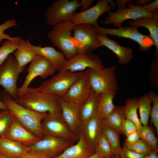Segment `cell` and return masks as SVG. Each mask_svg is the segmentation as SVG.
Segmentation results:
<instances>
[{
  "label": "cell",
  "mask_w": 158,
  "mask_h": 158,
  "mask_svg": "<svg viewBox=\"0 0 158 158\" xmlns=\"http://www.w3.org/2000/svg\"><path fill=\"white\" fill-rule=\"evenodd\" d=\"M126 147L137 153L145 156L149 154L151 151L146 143L140 139L134 143Z\"/></svg>",
  "instance_id": "cell-38"
},
{
  "label": "cell",
  "mask_w": 158,
  "mask_h": 158,
  "mask_svg": "<svg viewBox=\"0 0 158 158\" xmlns=\"http://www.w3.org/2000/svg\"><path fill=\"white\" fill-rule=\"evenodd\" d=\"M93 92L86 69L61 97L80 106Z\"/></svg>",
  "instance_id": "cell-15"
},
{
  "label": "cell",
  "mask_w": 158,
  "mask_h": 158,
  "mask_svg": "<svg viewBox=\"0 0 158 158\" xmlns=\"http://www.w3.org/2000/svg\"><path fill=\"white\" fill-rule=\"evenodd\" d=\"M56 71L48 60L41 55L37 54L31 61L27 70L28 74L25 77L23 84L18 88V97L24 93L36 77L40 76L41 79L47 78L53 75Z\"/></svg>",
  "instance_id": "cell-12"
},
{
  "label": "cell",
  "mask_w": 158,
  "mask_h": 158,
  "mask_svg": "<svg viewBox=\"0 0 158 158\" xmlns=\"http://www.w3.org/2000/svg\"><path fill=\"white\" fill-rule=\"evenodd\" d=\"M145 156L131 150L124 145L120 155L121 158H144Z\"/></svg>",
  "instance_id": "cell-39"
},
{
  "label": "cell",
  "mask_w": 158,
  "mask_h": 158,
  "mask_svg": "<svg viewBox=\"0 0 158 158\" xmlns=\"http://www.w3.org/2000/svg\"><path fill=\"white\" fill-rule=\"evenodd\" d=\"M102 132L110 145L113 154L120 156L122 147L120 144V133L115 130L102 124Z\"/></svg>",
  "instance_id": "cell-29"
},
{
  "label": "cell",
  "mask_w": 158,
  "mask_h": 158,
  "mask_svg": "<svg viewBox=\"0 0 158 158\" xmlns=\"http://www.w3.org/2000/svg\"><path fill=\"white\" fill-rule=\"evenodd\" d=\"M158 150H151L150 153L145 156L144 158H158Z\"/></svg>",
  "instance_id": "cell-46"
},
{
  "label": "cell",
  "mask_w": 158,
  "mask_h": 158,
  "mask_svg": "<svg viewBox=\"0 0 158 158\" xmlns=\"http://www.w3.org/2000/svg\"><path fill=\"white\" fill-rule=\"evenodd\" d=\"M73 25L71 21L61 23L53 26L47 34L51 42L62 51L66 59L77 53L72 41Z\"/></svg>",
  "instance_id": "cell-3"
},
{
  "label": "cell",
  "mask_w": 158,
  "mask_h": 158,
  "mask_svg": "<svg viewBox=\"0 0 158 158\" xmlns=\"http://www.w3.org/2000/svg\"><path fill=\"white\" fill-rule=\"evenodd\" d=\"M94 149L95 152L98 153L103 158H106L113 155L110 145L102 132L96 142Z\"/></svg>",
  "instance_id": "cell-33"
},
{
  "label": "cell",
  "mask_w": 158,
  "mask_h": 158,
  "mask_svg": "<svg viewBox=\"0 0 158 158\" xmlns=\"http://www.w3.org/2000/svg\"><path fill=\"white\" fill-rule=\"evenodd\" d=\"M117 3V6L118 9L123 8L126 7V4L130 2H134V1L128 0H116Z\"/></svg>",
  "instance_id": "cell-45"
},
{
  "label": "cell",
  "mask_w": 158,
  "mask_h": 158,
  "mask_svg": "<svg viewBox=\"0 0 158 158\" xmlns=\"http://www.w3.org/2000/svg\"><path fill=\"white\" fill-rule=\"evenodd\" d=\"M151 0H137L134 1V4L137 5L142 6L152 1Z\"/></svg>",
  "instance_id": "cell-47"
},
{
  "label": "cell",
  "mask_w": 158,
  "mask_h": 158,
  "mask_svg": "<svg viewBox=\"0 0 158 158\" xmlns=\"http://www.w3.org/2000/svg\"><path fill=\"white\" fill-rule=\"evenodd\" d=\"M127 5L128 8L118 9L115 12L109 11L108 16L102 22L106 26L113 25L114 27L119 28L122 26V23L128 20H135L146 16L158 19V13L149 12L141 6L135 5L132 2L127 3Z\"/></svg>",
  "instance_id": "cell-9"
},
{
  "label": "cell",
  "mask_w": 158,
  "mask_h": 158,
  "mask_svg": "<svg viewBox=\"0 0 158 158\" xmlns=\"http://www.w3.org/2000/svg\"><path fill=\"white\" fill-rule=\"evenodd\" d=\"M2 137L28 147L41 139L23 126L14 116L7 131Z\"/></svg>",
  "instance_id": "cell-18"
},
{
  "label": "cell",
  "mask_w": 158,
  "mask_h": 158,
  "mask_svg": "<svg viewBox=\"0 0 158 158\" xmlns=\"http://www.w3.org/2000/svg\"><path fill=\"white\" fill-rule=\"evenodd\" d=\"M30 46L37 54L41 55L48 60L56 70L59 71L66 60L62 52L56 50L52 47H43L31 44Z\"/></svg>",
  "instance_id": "cell-23"
},
{
  "label": "cell",
  "mask_w": 158,
  "mask_h": 158,
  "mask_svg": "<svg viewBox=\"0 0 158 158\" xmlns=\"http://www.w3.org/2000/svg\"><path fill=\"white\" fill-rule=\"evenodd\" d=\"M0 158H9L4 156L1 154H0Z\"/></svg>",
  "instance_id": "cell-52"
},
{
  "label": "cell",
  "mask_w": 158,
  "mask_h": 158,
  "mask_svg": "<svg viewBox=\"0 0 158 158\" xmlns=\"http://www.w3.org/2000/svg\"><path fill=\"white\" fill-rule=\"evenodd\" d=\"M0 100L23 126L40 139L44 137L42 122L47 113H39L23 106L4 91L0 94Z\"/></svg>",
  "instance_id": "cell-1"
},
{
  "label": "cell",
  "mask_w": 158,
  "mask_h": 158,
  "mask_svg": "<svg viewBox=\"0 0 158 158\" xmlns=\"http://www.w3.org/2000/svg\"><path fill=\"white\" fill-rule=\"evenodd\" d=\"M30 44L29 40L22 39L18 48L13 53V56L23 71L25 66L31 62L37 55L31 47Z\"/></svg>",
  "instance_id": "cell-25"
},
{
  "label": "cell",
  "mask_w": 158,
  "mask_h": 158,
  "mask_svg": "<svg viewBox=\"0 0 158 158\" xmlns=\"http://www.w3.org/2000/svg\"><path fill=\"white\" fill-rule=\"evenodd\" d=\"M18 25L16 20L13 18L6 20L2 24H0V44L2 41L4 39L20 42L22 39L20 37H11L9 35L4 33V31L7 29Z\"/></svg>",
  "instance_id": "cell-35"
},
{
  "label": "cell",
  "mask_w": 158,
  "mask_h": 158,
  "mask_svg": "<svg viewBox=\"0 0 158 158\" xmlns=\"http://www.w3.org/2000/svg\"><path fill=\"white\" fill-rule=\"evenodd\" d=\"M106 158H121L120 156L112 155Z\"/></svg>",
  "instance_id": "cell-51"
},
{
  "label": "cell",
  "mask_w": 158,
  "mask_h": 158,
  "mask_svg": "<svg viewBox=\"0 0 158 158\" xmlns=\"http://www.w3.org/2000/svg\"><path fill=\"white\" fill-rule=\"evenodd\" d=\"M107 1L109 3V4H111L112 5L114 8H115V4H116V3H114L113 1L111 0H107Z\"/></svg>",
  "instance_id": "cell-50"
},
{
  "label": "cell",
  "mask_w": 158,
  "mask_h": 158,
  "mask_svg": "<svg viewBox=\"0 0 158 158\" xmlns=\"http://www.w3.org/2000/svg\"><path fill=\"white\" fill-rule=\"evenodd\" d=\"M123 130L124 135H128L137 131L138 128L135 124L130 120L126 118L123 124Z\"/></svg>",
  "instance_id": "cell-40"
},
{
  "label": "cell",
  "mask_w": 158,
  "mask_h": 158,
  "mask_svg": "<svg viewBox=\"0 0 158 158\" xmlns=\"http://www.w3.org/2000/svg\"><path fill=\"white\" fill-rule=\"evenodd\" d=\"M129 26L137 28L142 27L149 30L156 50L154 54L156 59H158V19L153 17H143L128 22Z\"/></svg>",
  "instance_id": "cell-22"
},
{
  "label": "cell",
  "mask_w": 158,
  "mask_h": 158,
  "mask_svg": "<svg viewBox=\"0 0 158 158\" xmlns=\"http://www.w3.org/2000/svg\"><path fill=\"white\" fill-rule=\"evenodd\" d=\"M87 158H103L102 156L97 152H95L92 155Z\"/></svg>",
  "instance_id": "cell-48"
},
{
  "label": "cell",
  "mask_w": 158,
  "mask_h": 158,
  "mask_svg": "<svg viewBox=\"0 0 158 158\" xmlns=\"http://www.w3.org/2000/svg\"><path fill=\"white\" fill-rule=\"evenodd\" d=\"M137 131L140 139L143 141L151 150H158V139L152 129L148 125L138 128Z\"/></svg>",
  "instance_id": "cell-31"
},
{
  "label": "cell",
  "mask_w": 158,
  "mask_h": 158,
  "mask_svg": "<svg viewBox=\"0 0 158 158\" xmlns=\"http://www.w3.org/2000/svg\"><path fill=\"white\" fill-rule=\"evenodd\" d=\"M140 139L139 135L136 131L126 136L124 145L126 146H128L134 143Z\"/></svg>",
  "instance_id": "cell-41"
},
{
  "label": "cell",
  "mask_w": 158,
  "mask_h": 158,
  "mask_svg": "<svg viewBox=\"0 0 158 158\" xmlns=\"http://www.w3.org/2000/svg\"><path fill=\"white\" fill-rule=\"evenodd\" d=\"M104 68V64L98 55L92 52H87L77 53L71 58L66 59L59 71L77 72L82 71L89 68L101 69Z\"/></svg>",
  "instance_id": "cell-14"
},
{
  "label": "cell",
  "mask_w": 158,
  "mask_h": 158,
  "mask_svg": "<svg viewBox=\"0 0 158 158\" xmlns=\"http://www.w3.org/2000/svg\"><path fill=\"white\" fill-rule=\"evenodd\" d=\"M152 100L148 94L140 96L138 99L139 119L143 126L148 125L152 109Z\"/></svg>",
  "instance_id": "cell-30"
},
{
  "label": "cell",
  "mask_w": 158,
  "mask_h": 158,
  "mask_svg": "<svg viewBox=\"0 0 158 158\" xmlns=\"http://www.w3.org/2000/svg\"><path fill=\"white\" fill-rule=\"evenodd\" d=\"M124 106H115L114 110L107 118L101 119L103 125L110 127L124 135L123 125L126 119Z\"/></svg>",
  "instance_id": "cell-27"
},
{
  "label": "cell",
  "mask_w": 158,
  "mask_h": 158,
  "mask_svg": "<svg viewBox=\"0 0 158 158\" xmlns=\"http://www.w3.org/2000/svg\"><path fill=\"white\" fill-rule=\"evenodd\" d=\"M23 71L15 57L10 55L4 62L0 65V86L4 91L16 100L18 97L17 81L19 74Z\"/></svg>",
  "instance_id": "cell-10"
},
{
  "label": "cell",
  "mask_w": 158,
  "mask_h": 158,
  "mask_svg": "<svg viewBox=\"0 0 158 158\" xmlns=\"http://www.w3.org/2000/svg\"><path fill=\"white\" fill-rule=\"evenodd\" d=\"M98 34L110 35L131 40L139 45V50L146 52L153 46L154 43L150 35L140 33L137 28L129 26L119 28H107L99 26L94 27Z\"/></svg>",
  "instance_id": "cell-11"
},
{
  "label": "cell",
  "mask_w": 158,
  "mask_h": 158,
  "mask_svg": "<svg viewBox=\"0 0 158 158\" xmlns=\"http://www.w3.org/2000/svg\"><path fill=\"white\" fill-rule=\"evenodd\" d=\"M60 105L62 118L71 131L79 137L82 123L79 116L80 106L60 97Z\"/></svg>",
  "instance_id": "cell-17"
},
{
  "label": "cell",
  "mask_w": 158,
  "mask_h": 158,
  "mask_svg": "<svg viewBox=\"0 0 158 158\" xmlns=\"http://www.w3.org/2000/svg\"><path fill=\"white\" fill-rule=\"evenodd\" d=\"M42 128L44 135L59 137L73 143L79 139L64 121L61 111L47 113L42 121Z\"/></svg>",
  "instance_id": "cell-8"
},
{
  "label": "cell",
  "mask_w": 158,
  "mask_h": 158,
  "mask_svg": "<svg viewBox=\"0 0 158 158\" xmlns=\"http://www.w3.org/2000/svg\"><path fill=\"white\" fill-rule=\"evenodd\" d=\"M102 126L101 119L96 114L82 123L80 132L87 143L94 148L102 133Z\"/></svg>",
  "instance_id": "cell-21"
},
{
  "label": "cell",
  "mask_w": 158,
  "mask_h": 158,
  "mask_svg": "<svg viewBox=\"0 0 158 158\" xmlns=\"http://www.w3.org/2000/svg\"><path fill=\"white\" fill-rule=\"evenodd\" d=\"M100 95L93 92L80 106L79 116L82 123L96 114Z\"/></svg>",
  "instance_id": "cell-28"
},
{
  "label": "cell",
  "mask_w": 158,
  "mask_h": 158,
  "mask_svg": "<svg viewBox=\"0 0 158 158\" xmlns=\"http://www.w3.org/2000/svg\"><path fill=\"white\" fill-rule=\"evenodd\" d=\"M19 43L6 40L0 47V65L2 64L8 56L17 49Z\"/></svg>",
  "instance_id": "cell-34"
},
{
  "label": "cell",
  "mask_w": 158,
  "mask_h": 158,
  "mask_svg": "<svg viewBox=\"0 0 158 158\" xmlns=\"http://www.w3.org/2000/svg\"><path fill=\"white\" fill-rule=\"evenodd\" d=\"M60 97L51 93L39 91L29 87L16 101L23 106L35 111L47 113L61 111Z\"/></svg>",
  "instance_id": "cell-2"
},
{
  "label": "cell",
  "mask_w": 158,
  "mask_h": 158,
  "mask_svg": "<svg viewBox=\"0 0 158 158\" xmlns=\"http://www.w3.org/2000/svg\"><path fill=\"white\" fill-rule=\"evenodd\" d=\"M142 6L148 11L152 13H158V0H155Z\"/></svg>",
  "instance_id": "cell-42"
},
{
  "label": "cell",
  "mask_w": 158,
  "mask_h": 158,
  "mask_svg": "<svg viewBox=\"0 0 158 158\" xmlns=\"http://www.w3.org/2000/svg\"><path fill=\"white\" fill-rule=\"evenodd\" d=\"M117 91L111 90L100 94L96 114L101 119L108 117L112 113L115 106L113 100Z\"/></svg>",
  "instance_id": "cell-26"
},
{
  "label": "cell",
  "mask_w": 158,
  "mask_h": 158,
  "mask_svg": "<svg viewBox=\"0 0 158 158\" xmlns=\"http://www.w3.org/2000/svg\"><path fill=\"white\" fill-rule=\"evenodd\" d=\"M97 37L102 46L106 47L116 56L120 64H126L133 58L131 48L121 45L116 41L108 38L105 35L98 34Z\"/></svg>",
  "instance_id": "cell-19"
},
{
  "label": "cell",
  "mask_w": 158,
  "mask_h": 158,
  "mask_svg": "<svg viewBox=\"0 0 158 158\" xmlns=\"http://www.w3.org/2000/svg\"><path fill=\"white\" fill-rule=\"evenodd\" d=\"M124 110L126 118L133 122L138 128L142 125L138 118L137 113L138 99L129 98L125 101Z\"/></svg>",
  "instance_id": "cell-32"
},
{
  "label": "cell",
  "mask_w": 158,
  "mask_h": 158,
  "mask_svg": "<svg viewBox=\"0 0 158 158\" xmlns=\"http://www.w3.org/2000/svg\"><path fill=\"white\" fill-rule=\"evenodd\" d=\"M14 118L13 114L8 109L0 111V137L5 135Z\"/></svg>",
  "instance_id": "cell-36"
},
{
  "label": "cell",
  "mask_w": 158,
  "mask_h": 158,
  "mask_svg": "<svg viewBox=\"0 0 158 158\" xmlns=\"http://www.w3.org/2000/svg\"><path fill=\"white\" fill-rule=\"evenodd\" d=\"M80 6V1L78 0H56L46 10L45 21L53 26L70 21Z\"/></svg>",
  "instance_id": "cell-6"
},
{
  "label": "cell",
  "mask_w": 158,
  "mask_h": 158,
  "mask_svg": "<svg viewBox=\"0 0 158 158\" xmlns=\"http://www.w3.org/2000/svg\"><path fill=\"white\" fill-rule=\"evenodd\" d=\"M58 71L52 78L44 81L37 87L35 88V89L54 94L61 97L84 72H72L67 70Z\"/></svg>",
  "instance_id": "cell-5"
},
{
  "label": "cell",
  "mask_w": 158,
  "mask_h": 158,
  "mask_svg": "<svg viewBox=\"0 0 158 158\" xmlns=\"http://www.w3.org/2000/svg\"><path fill=\"white\" fill-rule=\"evenodd\" d=\"M73 143L59 137L45 135L42 138L29 147V151L39 153L52 158L60 154Z\"/></svg>",
  "instance_id": "cell-13"
},
{
  "label": "cell",
  "mask_w": 158,
  "mask_h": 158,
  "mask_svg": "<svg viewBox=\"0 0 158 158\" xmlns=\"http://www.w3.org/2000/svg\"><path fill=\"white\" fill-rule=\"evenodd\" d=\"M148 95L153 103L150 116L151 121L155 127L158 135V95L152 90L149 91Z\"/></svg>",
  "instance_id": "cell-37"
},
{
  "label": "cell",
  "mask_w": 158,
  "mask_h": 158,
  "mask_svg": "<svg viewBox=\"0 0 158 158\" xmlns=\"http://www.w3.org/2000/svg\"><path fill=\"white\" fill-rule=\"evenodd\" d=\"M95 152L94 148L87 143L80 132L75 144L70 146L60 154L52 158H87Z\"/></svg>",
  "instance_id": "cell-20"
},
{
  "label": "cell",
  "mask_w": 158,
  "mask_h": 158,
  "mask_svg": "<svg viewBox=\"0 0 158 158\" xmlns=\"http://www.w3.org/2000/svg\"><path fill=\"white\" fill-rule=\"evenodd\" d=\"M94 1L93 0H81L80 1L81 11L88 9Z\"/></svg>",
  "instance_id": "cell-44"
},
{
  "label": "cell",
  "mask_w": 158,
  "mask_h": 158,
  "mask_svg": "<svg viewBox=\"0 0 158 158\" xmlns=\"http://www.w3.org/2000/svg\"><path fill=\"white\" fill-rule=\"evenodd\" d=\"M20 158H50L42 154L37 152H28Z\"/></svg>",
  "instance_id": "cell-43"
},
{
  "label": "cell",
  "mask_w": 158,
  "mask_h": 158,
  "mask_svg": "<svg viewBox=\"0 0 158 158\" xmlns=\"http://www.w3.org/2000/svg\"><path fill=\"white\" fill-rule=\"evenodd\" d=\"M72 41L77 53L92 52L102 46L98 39V33L92 25L74 24Z\"/></svg>",
  "instance_id": "cell-4"
},
{
  "label": "cell",
  "mask_w": 158,
  "mask_h": 158,
  "mask_svg": "<svg viewBox=\"0 0 158 158\" xmlns=\"http://www.w3.org/2000/svg\"><path fill=\"white\" fill-rule=\"evenodd\" d=\"M116 68V65H114L101 69H87L93 92L99 94L111 90H118Z\"/></svg>",
  "instance_id": "cell-7"
},
{
  "label": "cell",
  "mask_w": 158,
  "mask_h": 158,
  "mask_svg": "<svg viewBox=\"0 0 158 158\" xmlns=\"http://www.w3.org/2000/svg\"><path fill=\"white\" fill-rule=\"evenodd\" d=\"M30 148L4 137H0V154L9 158H20Z\"/></svg>",
  "instance_id": "cell-24"
},
{
  "label": "cell",
  "mask_w": 158,
  "mask_h": 158,
  "mask_svg": "<svg viewBox=\"0 0 158 158\" xmlns=\"http://www.w3.org/2000/svg\"><path fill=\"white\" fill-rule=\"evenodd\" d=\"M7 109L4 104L0 100V111Z\"/></svg>",
  "instance_id": "cell-49"
},
{
  "label": "cell",
  "mask_w": 158,
  "mask_h": 158,
  "mask_svg": "<svg viewBox=\"0 0 158 158\" xmlns=\"http://www.w3.org/2000/svg\"><path fill=\"white\" fill-rule=\"evenodd\" d=\"M111 6L107 0H99L92 7L80 12L76 13L70 20L74 24H88L96 27L99 17L104 13L111 11Z\"/></svg>",
  "instance_id": "cell-16"
}]
</instances>
